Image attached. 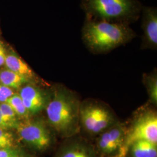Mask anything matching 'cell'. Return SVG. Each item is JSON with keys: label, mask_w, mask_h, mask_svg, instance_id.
Wrapping results in <instances>:
<instances>
[{"label": "cell", "mask_w": 157, "mask_h": 157, "mask_svg": "<svg viewBox=\"0 0 157 157\" xmlns=\"http://www.w3.org/2000/svg\"><path fill=\"white\" fill-rule=\"evenodd\" d=\"M137 34L130 25L85 17L82 39L93 54H105L132 41Z\"/></svg>", "instance_id": "cell-1"}, {"label": "cell", "mask_w": 157, "mask_h": 157, "mask_svg": "<svg viewBox=\"0 0 157 157\" xmlns=\"http://www.w3.org/2000/svg\"><path fill=\"white\" fill-rule=\"evenodd\" d=\"M80 101L76 94L66 87L56 89L45 107L47 117L51 128L62 138L78 135L80 129Z\"/></svg>", "instance_id": "cell-2"}, {"label": "cell", "mask_w": 157, "mask_h": 157, "mask_svg": "<svg viewBox=\"0 0 157 157\" xmlns=\"http://www.w3.org/2000/svg\"><path fill=\"white\" fill-rule=\"evenodd\" d=\"M143 5L139 0H81L86 17L130 25L140 17Z\"/></svg>", "instance_id": "cell-3"}, {"label": "cell", "mask_w": 157, "mask_h": 157, "mask_svg": "<svg viewBox=\"0 0 157 157\" xmlns=\"http://www.w3.org/2000/svg\"><path fill=\"white\" fill-rule=\"evenodd\" d=\"M118 121L112 110L103 104L92 101L80 104V129L90 137H97Z\"/></svg>", "instance_id": "cell-4"}, {"label": "cell", "mask_w": 157, "mask_h": 157, "mask_svg": "<svg viewBox=\"0 0 157 157\" xmlns=\"http://www.w3.org/2000/svg\"><path fill=\"white\" fill-rule=\"evenodd\" d=\"M139 141L157 144V115L154 110L147 109L141 112L130 128H127L121 157H125L129 146Z\"/></svg>", "instance_id": "cell-5"}, {"label": "cell", "mask_w": 157, "mask_h": 157, "mask_svg": "<svg viewBox=\"0 0 157 157\" xmlns=\"http://www.w3.org/2000/svg\"><path fill=\"white\" fill-rule=\"evenodd\" d=\"M17 128L21 140L34 151L44 152L54 145L53 136L41 120H25L17 124Z\"/></svg>", "instance_id": "cell-6"}, {"label": "cell", "mask_w": 157, "mask_h": 157, "mask_svg": "<svg viewBox=\"0 0 157 157\" xmlns=\"http://www.w3.org/2000/svg\"><path fill=\"white\" fill-rule=\"evenodd\" d=\"M127 127L118 121L95 137L93 144L99 157H121Z\"/></svg>", "instance_id": "cell-7"}, {"label": "cell", "mask_w": 157, "mask_h": 157, "mask_svg": "<svg viewBox=\"0 0 157 157\" xmlns=\"http://www.w3.org/2000/svg\"><path fill=\"white\" fill-rule=\"evenodd\" d=\"M141 17V28L143 31L141 48L157 50V7L143 6Z\"/></svg>", "instance_id": "cell-8"}, {"label": "cell", "mask_w": 157, "mask_h": 157, "mask_svg": "<svg viewBox=\"0 0 157 157\" xmlns=\"http://www.w3.org/2000/svg\"><path fill=\"white\" fill-rule=\"evenodd\" d=\"M54 157H99L93 144L82 138L66 139Z\"/></svg>", "instance_id": "cell-9"}, {"label": "cell", "mask_w": 157, "mask_h": 157, "mask_svg": "<svg viewBox=\"0 0 157 157\" xmlns=\"http://www.w3.org/2000/svg\"><path fill=\"white\" fill-rule=\"evenodd\" d=\"M19 95L29 113L34 115L45 108L49 101L45 94L33 85H26L21 89Z\"/></svg>", "instance_id": "cell-10"}, {"label": "cell", "mask_w": 157, "mask_h": 157, "mask_svg": "<svg viewBox=\"0 0 157 157\" xmlns=\"http://www.w3.org/2000/svg\"><path fill=\"white\" fill-rule=\"evenodd\" d=\"M125 157H157V144L147 141H136L129 146Z\"/></svg>", "instance_id": "cell-11"}, {"label": "cell", "mask_w": 157, "mask_h": 157, "mask_svg": "<svg viewBox=\"0 0 157 157\" xmlns=\"http://www.w3.org/2000/svg\"><path fill=\"white\" fill-rule=\"evenodd\" d=\"M5 63L8 69L25 76L29 80L34 78L35 76L33 71L28 64L15 55L10 54L6 56Z\"/></svg>", "instance_id": "cell-12"}, {"label": "cell", "mask_w": 157, "mask_h": 157, "mask_svg": "<svg viewBox=\"0 0 157 157\" xmlns=\"http://www.w3.org/2000/svg\"><path fill=\"white\" fill-rule=\"evenodd\" d=\"M29 79L21 75L15 73L9 69L0 72V83L10 88L18 89L26 83Z\"/></svg>", "instance_id": "cell-13"}, {"label": "cell", "mask_w": 157, "mask_h": 157, "mask_svg": "<svg viewBox=\"0 0 157 157\" xmlns=\"http://www.w3.org/2000/svg\"><path fill=\"white\" fill-rule=\"evenodd\" d=\"M143 81L147 90L150 102L154 105L157 104V76L156 69L151 73H146L143 76Z\"/></svg>", "instance_id": "cell-14"}, {"label": "cell", "mask_w": 157, "mask_h": 157, "mask_svg": "<svg viewBox=\"0 0 157 157\" xmlns=\"http://www.w3.org/2000/svg\"><path fill=\"white\" fill-rule=\"evenodd\" d=\"M17 116L28 118L29 113L25 107L19 94H13L6 101Z\"/></svg>", "instance_id": "cell-15"}, {"label": "cell", "mask_w": 157, "mask_h": 157, "mask_svg": "<svg viewBox=\"0 0 157 157\" xmlns=\"http://www.w3.org/2000/svg\"><path fill=\"white\" fill-rule=\"evenodd\" d=\"M0 109L6 122L10 126V127L14 126L15 123H16L17 115L13 111L11 107L7 103L3 102L0 104Z\"/></svg>", "instance_id": "cell-16"}, {"label": "cell", "mask_w": 157, "mask_h": 157, "mask_svg": "<svg viewBox=\"0 0 157 157\" xmlns=\"http://www.w3.org/2000/svg\"><path fill=\"white\" fill-rule=\"evenodd\" d=\"M0 157H29L16 146L0 149Z\"/></svg>", "instance_id": "cell-17"}, {"label": "cell", "mask_w": 157, "mask_h": 157, "mask_svg": "<svg viewBox=\"0 0 157 157\" xmlns=\"http://www.w3.org/2000/svg\"><path fill=\"white\" fill-rule=\"evenodd\" d=\"M4 130L5 129L0 128V141L7 148L15 147L14 139L11 133L6 132Z\"/></svg>", "instance_id": "cell-18"}, {"label": "cell", "mask_w": 157, "mask_h": 157, "mask_svg": "<svg viewBox=\"0 0 157 157\" xmlns=\"http://www.w3.org/2000/svg\"><path fill=\"white\" fill-rule=\"evenodd\" d=\"M12 95H13V91L11 88L0 84V103L6 102Z\"/></svg>", "instance_id": "cell-19"}, {"label": "cell", "mask_w": 157, "mask_h": 157, "mask_svg": "<svg viewBox=\"0 0 157 157\" xmlns=\"http://www.w3.org/2000/svg\"><path fill=\"white\" fill-rule=\"evenodd\" d=\"M6 51L4 47H2L0 49V66H2L6 62Z\"/></svg>", "instance_id": "cell-20"}, {"label": "cell", "mask_w": 157, "mask_h": 157, "mask_svg": "<svg viewBox=\"0 0 157 157\" xmlns=\"http://www.w3.org/2000/svg\"><path fill=\"white\" fill-rule=\"evenodd\" d=\"M0 128L4 129L11 128L10 126L6 122L5 119L2 114V112L1 111V109H0Z\"/></svg>", "instance_id": "cell-21"}]
</instances>
